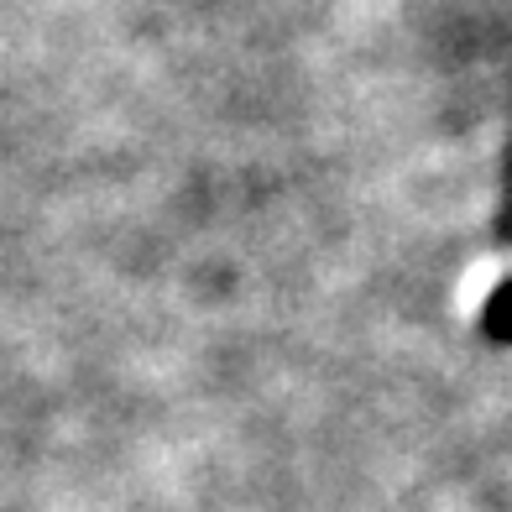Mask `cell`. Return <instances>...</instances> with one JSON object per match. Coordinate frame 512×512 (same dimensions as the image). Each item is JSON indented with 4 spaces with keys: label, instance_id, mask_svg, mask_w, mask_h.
<instances>
[{
    "label": "cell",
    "instance_id": "obj_1",
    "mask_svg": "<svg viewBox=\"0 0 512 512\" xmlns=\"http://www.w3.org/2000/svg\"><path fill=\"white\" fill-rule=\"evenodd\" d=\"M486 335L512 340V283H502L492 293V304H486Z\"/></svg>",
    "mask_w": 512,
    "mask_h": 512
}]
</instances>
